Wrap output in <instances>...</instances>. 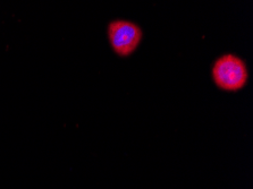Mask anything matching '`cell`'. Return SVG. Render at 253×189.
<instances>
[{"instance_id":"cell-1","label":"cell","mask_w":253,"mask_h":189,"mask_svg":"<svg viewBox=\"0 0 253 189\" xmlns=\"http://www.w3.org/2000/svg\"><path fill=\"white\" fill-rule=\"evenodd\" d=\"M247 65L241 58L225 55L218 58L212 67V77L216 85L224 91L235 92L248 82Z\"/></svg>"},{"instance_id":"cell-2","label":"cell","mask_w":253,"mask_h":189,"mask_svg":"<svg viewBox=\"0 0 253 189\" xmlns=\"http://www.w3.org/2000/svg\"><path fill=\"white\" fill-rule=\"evenodd\" d=\"M108 38L115 53L128 57L141 43L142 30L129 21H114L108 25Z\"/></svg>"}]
</instances>
